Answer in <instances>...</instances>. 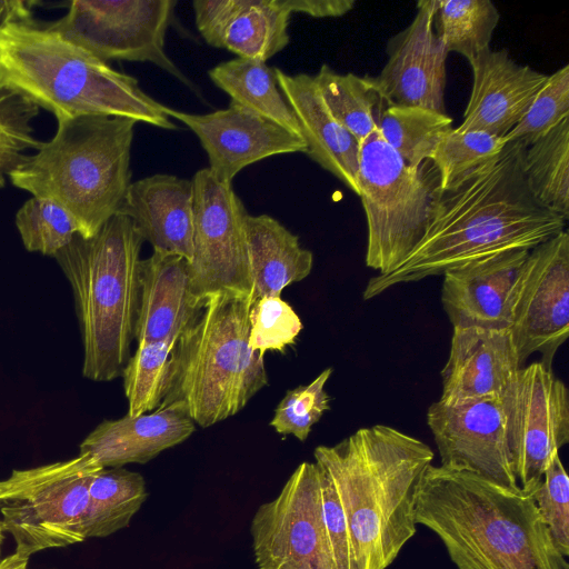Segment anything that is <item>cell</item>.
Wrapping results in <instances>:
<instances>
[{
	"label": "cell",
	"instance_id": "6da1fadb",
	"mask_svg": "<svg viewBox=\"0 0 569 569\" xmlns=\"http://www.w3.org/2000/svg\"><path fill=\"white\" fill-rule=\"evenodd\" d=\"M522 151V144L507 142L498 157L442 190L420 243L393 271L370 278L363 299L487 256L531 250L566 230L567 221L529 191Z\"/></svg>",
	"mask_w": 569,
	"mask_h": 569
},
{
	"label": "cell",
	"instance_id": "7a4b0ae2",
	"mask_svg": "<svg viewBox=\"0 0 569 569\" xmlns=\"http://www.w3.org/2000/svg\"><path fill=\"white\" fill-rule=\"evenodd\" d=\"M313 456L338 492L356 569H387L417 531L418 495L433 451L396 428L375 425L317 447Z\"/></svg>",
	"mask_w": 569,
	"mask_h": 569
},
{
	"label": "cell",
	"instance_id": "3957f363",
	"mask_svg": "<svg viewBox=\"0 0 569 569\" xmlns=\"http://www.w3.org/2000/svg\"><path fill=\"white\" fill-rule=\"evenodd\" d=\"M416 522L435 532L458 569H569L531 493L429 465Z\"/></svg>",
	"mask_w": 569,
	"mask_h": 569
},
{
	"label": "cell",
	"instance_id": "277c9868",
	"mask_svg": "<svg viewBox=\"0 0 569 569\" xmlns=\"http://www.w3.org/2000/svg\"><path fill=\"white\" fill-rule=\"evenodd\" d=\"M0 87L57 120L106 116L178 128L166 106L146 93L134 77L37 23L31 14L0 28Z\"/></svg>",
	"mask_w": 569,
	"mask_h": 569
},
{
	"label": "cell",
	"instance_id": "5b68a950",
	"mask_svg": "<svg viewBox=\"0 0 569 569\" xmlns=\"http://www.w3.org/2000/svg\"><path fill=\"white\" fill-rule=\"evenodd\" d=\"M143 242L132 221L117 213L94 236L77 234L53 257L73 290L82 373L90 380L118 378L131 357Z\"/></svg>",
	"mask_w": 569,
	"mask_h": 569
},
{
	"label": "cell",
	"instance_id": "8992f818",
	"mask_svg": "<svg viewBox=\"0 0 569 569\" xmlns=\"http://www.w3.org/2000/svg\"><path fill=\"white\" fill-rule=\"evenodd\" d=\"M57 131L41 141L8 176L32 197L49 198L90 238L114 214L131 183V148L136 121L83 116L57 120Z\"/></svg>",
	"mask_w": 569,
	"mask_h": 569
},
{
	"label": "cell",
	"instance_id": "52a82bcc",
	"mask_svg": "<svg viewBox=\"0 0 569 569\" xmlns=\"http://www.w3.org/2000/svg\"><path fill=\"white\" fill-rule=\"evenodd\" d=\"M251 297H208L177 340L161 403H180L202 428L241 411L268 385L264 356L250 349Z\"/></svg>",
	"mask_w": 569,
	"mask_h": 569
},
{
	"label": "cell",
	"instance_id": "ba28073f",
	"mask_svg": "<svg viewBox=\"0 0 569 569\" xmlns=\"http://www.w3.org/2000/svg\"><path fill=\"white\" fill-rule=\"evenodd\" d=\"M359 197L367 220L366 264L388 274L426 234L441 194L431 160L410 167L377 128L360 143Z\"/></svg>",
	"mask_w": 569,
	"mask_h": 569
},
{
	"label": "cell",
	"instance_id": "9c48e42d",
	"mask_svg": "<svg viewBox=\"0 0 569 569\" xmlns=\"http://www.w3.org/2000/svg\"><path fill=\"white\" fill-rule=\"evenodd\" d=\"M103 467L90 455L13 470L0 480L3 532L16 542V552L30 557L86 540L83 518L89 489Z\"/></svg>",
	"mask_w": 569,
	"mask_h": 569
},
{
	"label": "cell",
	"instance_id": "30bf717a",
	"mask_svg": "<svg viewBox=\"0 0 569 569\" xmlns=\"http://www.w3.org/2000/svg\"><path fill=\"white\" fill-rule=\"evenodd\" d=\"M176 4V0H72L63 17L46 26L106 62H150L191 87L166 52Z\"/></svg>",
	"mask_w": 569,
	"mask_h": 569
},
{
	"label": "cell",
	"instance_id": "8fae6325",
	"mask_svg": "<svg viewBox=\"0 0 569 569\" xmlns=\"http://www.w3.org/2000/svg\"><path fill=\"white\" fill-rule=\"evenodd\" d=\"M193 237L189 261L191 290L203 302L231 292L251 297L252 277L247 243V212L232 183L209 168L192 177Z\"/></svg>",
	"mask_w": 569,
	"mask_h": 569
},
{
	"label": "cell",
	"instance_id": "7c38bea8",
	"mask_svg": "<svg viewBox=\"0 0 569 569\" xmlns=\"http://www.w3.org/2000/svg\"><path fill=\"white\" fill-rule=\"evenodd\" d=\"M258 569H337L327 535L316 462L300 463L251 521Z\"/></svg>",
	"mask_w": 569,
	"mask_h": 569
},
{
	"label": "cell",
	"instance_id": "4fadbf2b",
	"mask_svg": "<svg viewBox=\"0 0 569 569\" xmlns=\"http://www.w3.org/2000/svg\"><path fill=\"white\" fill-rule=\"evenodd\" d=\"M501 400L512 470L520 490L530 493L569 442V391L538 361L519 369Z\"/></svg>",
	"mask_w": 569,
	"mask_h": 569
},
{
	"label": "cell",
	"instance_id": "5bb4252c",
	"mask_svg": "<svg viewBox=\"0 0 569 569\" xmlns=\"http://www.w3.org/2000/svg\"><path fill=\"white\" fill-rule=\"evenodd\" d=\"M521 367L533 353L551 369L569 336V233L563 230L529 251L509 328Z\"/></svg>",
	"mask_w": 569,
	"mask_h": 569
},
{
	"label": "cell",
	"instance_id": "9a60e30c",
	"mask_svg": "<svg viewBox=\"0 0 569 569\" xmlns=\"http://www.w3.org/2000/svg\"><path fill=\"white\" fill-rule=\"evenodd\" d=\"M427 425L441 467L521 491L511 466L501 398L452 405L438 400L427 410Z\"/></svg>",
	"mask_w": 569,
	"mask_h": 569
},
{
	"label": "cell",
	"instance_id": "2e32d148",
	"mask_svg": "<svg viewBox=\"0 0 569 569\" xmlns=\"http://www.w3.org/2000/svg\"><path fill=\"white\" fill-rule=\"evenodd\" d=\"M166 112L197 136L208 156V168L230 183L242 169L266 158L307 152L301 137L233 102L226 109L204 114L167 106Z\"/></svg>",
	"mask_w": 569,
	"mask_h": 569
},
{
	"label": "cell",
	"instance_id": "e0dca14e",
	"mask_svg": "<svg viewBox=\"0 0 569 569\" xmlns=\"http://www.w3.org/2000/svg\"><path fill=\"white\" fill-rule=\"evenodd\" d=\"M438 0H420L411 23L387 44V62L376 77L390 103L446 112L448 52L435 30Z\"/></svg>",
	"mask_w": 569,
	"mask_h": 569
},
{
	"label": "cell",
	"instance_id": "ac0fdd59",
	"mask_svg": "<svg viewBox=\"0 0 569 569\" xmlns=\"http://www.w3.org/2000/svg\"><path fill=\"white\" fill-rule=\"evenodd\" d=\"M529 251H503L447 270L441 302L452 328L509 329Z\"/></svg>",
	"mask_w": 569,
	"mask_h": 569
},
{
	"label": "cell",
	"instance_id": "d6986e66",
	"mask_svg": "<svg viewBox=\"0 0 569 569\" xmlns=\"http://www.w3.org/2000/svg\"><path fill=\"white\" fill-rule=\"evenodd\" d=\"M520 368L509 329L452 328L439 401L502 398Z\"/></svg>",
	"mask_w": 569,
	"mask_h": 569
},
{
	"label": "cell",
	"instance_id": "ffe728a7",
	"mask_svg": "<svg viewBox=\"0 0 569 569\" xmlns=\"http://www.w3.org/2000/svg\"><path fill=\"white\" fill-rule=\"evenodd\" d=\"M192 9L204 41L238 58L266 62L290 41L286 0H194Z\"/></svg>",
	"mask_w": 569,
	"mask_h": 569
},
{
	"label": "cell",
	"instance_id": "44dd1931",
	"mask_svg": "<svg viewBox=\"0 0 569 569\" xmlns=\"http://www.w3.org/2000/svg\"><path fill=\"white\" fill-rule=\"evenodd\" d=\"M470 66L472 89L457 129L503 138L521 120L548 76L518 64L505 49L490 48Z\"/></svg>",
	"mask_w": 569,
	"mask_h": 569
},
{
	"label": "cell",
	"instance_id": "7402d4cb",
	"mask_svg": "<svg viewBox=\"0 0 569 569\" xmlns=\"http://www.w3.org/2000/svg\"><path fill=\"white\" fill-rule=\"evenodd\" d=\"M193 201L192 179L157 173L130 183L118 213L132 221L153 251L190 261Z\"/></svg>",
	"mask_w": 569,
	"mask_h": 569
},
{
	"label": "cell",
	"instance_id": "603a6c76",
	"mask_svg": "<svg viewBox=\"0 0 569 569\" xmlns=\"http://www.w3.org/2000/svg\"><path fill=\"white\" fill-rule=\"evenodd\" d=\"M193 431L194 422L180 403H161L144 415L102 421L83 439L79 453L92 456L103 468L146 463Z\"/></svg>",
	"mask_w": 569,
	"mask_h": 569
},
{
	"label": "cell",
	"instance_id": "cb8c5ba5",
	"mask_svg": "<svg viewBox=\"0 0 569 569\" xmlns=\"http://www.w3.org/2000/svg\"><path fill=\"white\" fill-rule=\"evenodd\" d=\"M274 74L300 124L306 154L359 196L360 143L330 113L313 76L288 74L278 68Z\"/></svg>",
	"mask_w": 569,
	"mask_h": 569
},
{
	"label": "cell",
	"instance_id": "d4e9b609",
	"mask_svg": "<svg viewBox=\"0 0 569 569\" xmlns=\"http://www.w3.org/2000/svg\"><path fill=\"white\" fill-rule=\"evenodd\" d=\"M191 290L189 261L153 251L142 259L134 341L167 342L174 347L202 307Z\"/></svg>",
	"mask_w": 569,
	"mask_h": 569
},
{
	"label": "cell",
	"instance_id": "484cf974",
	"mask_svg": "<svg viewBox=\"0 0 569 569\" xmlns=\"http://www.w3.org/2000/svg\"><path fill=\"white\" fill-rule=\"evenodd\" d=\"M247 243L252 302L263 297H281L284 288L303 280L312 270V252L269 214L248 216Z\"/></svg>",
	"mask_w": 569,
	"mask_h": 569
},
{
	"label": "cell",
	"instance_id": "4316f807",
	"mask_svg": "<svg viewBox=\"0 0 569 569\" xmlns=\"http://www.w3.org/2000/svg\"><path fill=\"white\" fill-rule=\"evenodd\" d=\"M208 74L231 98L230 102L302 138L298 119L278 86L274 68L262 61L237 57L217 64Z\"/></svg>",
	"mask_w": 569,
	"mask_h": 569
},
{
	"label": "cell",
	"instance_id": "83f0119b",
	"mask_svg": "<svg viewBox=\"0 0 569 569\" xmlns=\"http://www.w3.org/2000/svg\"><path fill=\"white\" fill-rule=\"evenodd\" d=\"M521 166L533 198L549 211L569 219V119L528 147Z\"/></svg>",
	"mask_w": 569,
	"mask_h": 569
},
{
	"label": "cell",
	"instance_id": "f1b7e54d",
	"mask_svg": "<svg viewBox=\"0 0 569 569\" xmlns=\"http://www.w3.org/2000/svg\"><path fill=\"white\" fill-rule=\"evenodd\" d=\"M147 496L140 473L122 467L103 468L89 489L83 518L86 539L107 537L128 527Z\"/></svg>",
	"mask_w": 569,
	"mask_h": 569
},
{
	"label": "cell",
	"instance_id": "f546056e",
	"mask_svg": "<svg viewBox=\"0 0 569 569\" xmlns=\"http://www.w3.org/2000/svg\"><path fill=\"white\" fill-rule=\"evenodd\" d=\"M382 139L410 167L432 160L442 137L450 131L452 118L435 110L385 101L377 121Z\"/></svg>",
	"mask_w": 569,
	"mask_h": 569
},
{
	"label": "cell",
	"instance_id": "4dcf8cb0",
	"mask_svg": "<svg viewBox=\"0 0 569 569\" xmlns=\"http://www.w3.org/2000/svg\"><path fill=\"white\" fill-rule=\"evenodd\" d=\"M313 78L330 113L361 143L377 128L386 101L376 78L341 74L327 64Z\"/></svg>",
	"mask_w": 569,
	"mask_h": 569
},
{
	"label": "cell",
	"instance_id": "1f68e13d",
	"mask_svg": "<svg viewBox=\"0 0 569 569\" xmlns=\"http://www.w3.org/2000/svg\"><path fill=\"white\" fill-rule=\"evenodd\" d=\"M499 11L490 0H438L435 23L447 52H457L471 63L490 49Z\"/></svg>",
	"mask_w": 569,
	"mask_h": 569
},
{
	"label": "cell",
	"instance_id": "d6a6232c",
	"mask_svg": "<svg viewBox=\"0 0 569 569\" xmlns=\"http://www.w3.org/2000/svg\"><path fill=\"white\" fill-rule=\"evenodd\" d=\"M173 346L167 342L137 343L123 371V389L130 417L157 409L166 397Z\"/></svg>",
	"mask_w": 569,
	"mask_h": 569
},
{
	"label": "cell",
	"instance_id": "836d02e7",
	"mask_svg": "<svg viewBox=\"0 0 569 569\" xmlns=\"http://www.w3.org/2000/svg\"><path fill=\"white\" fill-rule=\"evenodd\" d=\"M16 226L28 251L50 257L80 234L71 214L56 201L42 197H31L19 208Z\"/></svg>",
	"mask_w": 569,
	"mask_h": 569
},
{
	"label": "cell",
	"instance_id": "e575fe53",
	"mask_svg": "<svg viewBox=\"0 0 569 569\" xmlns=\"http://www.w3.org/2000/svg\"><path fill=\"white\" fill-rule=\"evenodd\" d=\"M505 146L501 137L452 128L440 140L431 160L439 172L441 190L452 188L498 157Z\"/></svg>",
	"mask_w": 569,
	"mask_h": 569
},
{
	"label": "cell",
	"instance_id": "d590c367",
	"mask_svg": "<svg viewBox=\"0 0 569 569\" xmlns=\"http://www.w3.org/2000/svg\"><path fill=\"white\" fill-rule=\"evenodd\" d=\"M566 119H569V64L548 76L521 120L503 140L528 147Z\"/></svg>",
	"mask_w": 569,
	"mask_h": 569
},
{
	"label": "cell",
	"instance_id": "8d00e7d4",
	"mask_svg": "<svg viewBox=\"0 0 569 569\" xmlns=\"http://www.w3.org/2000/svg\"><path fill=\"white\" fill-rule=\"evenodd\" d=\"M38 114L39 107L34 103L0 87V189L27 156L24 152L40 147L41 141L34 138L32 127Z\"/></svg>",
	"mask_w": 569,
	"mask_h": 569
},
{
	"label": "cell",
	"instance_id": "74e56055",
	"mask_svg": "<svg viewBox=\"0 0 569 569\" xmlns=\"http://www.w3.org/2000/svg\"><path fill=\"white\" fill-rule=\"evenodd\" d=\"M302 328L300 317L281 297H263L250 308L248 345L261 356L267 351L283 352L296 343Z\"/></svg>",
	"mask_w": 569,
	"mask_h": 569
},
{
	"label": "cell",
	"instance_id": "f35d334b",
	"mask_svg": "<svg viewBox=\"0 0 569 569\" xmlns=\"http://www.w3.org/2000/svg\"><path fill=\"white\" fill-rule=\"evenodd\" d=\"M331 373L332 368H327L309 385L288 390L277 406L270 426L280 435L307 440L312 426L330 409L325 386Z\"/></svg>",
	"mask_w": 569,
	"mask_h": 569
},
{
	"label": "cell",
	"instance_id": "ab89813d",
	"mask_svg": "<svg viewBox=\"0 0 569 569\" xmlns=\"http://www.w3.org/2000/svg\"><path fill=\"white\" fill-rule=\"evenodd\" d=\"M530 493L556 548L567 558L569 556V478L559 452L552 457L542 480Z\"/></svg>",
	"mask_w": 569,
	"mask_h": 569
},
{
	"label": "cell",
	"instance_id": "60d3db41",
	"mask_svg": "<svg viewBox=\"0 0 569 569\" xmlns=\"http://www.w3.org/2000/svg\"><path fill=\"white\" fill-rule=\"evenodd\" d=\"M320 488L323 521L337 569H356L349 528L338 492L321 468Z\"/></svg>",
	"mask_w": 569,
	"mask_h": 569
},
{
	"label": "cell",
	"instance_id": "b9f144b4",
	"mask_svg": "<svg viewBox=\"0 0 569 569\" xmlns=\"http://www.w3.org/2000/svg\"><path fill=\"white\" fill-rule=\"evenodd\" d=\"M291 13L315 18L341 17L356 4L353 0H286Z\"/></svg>",
	"mask_w": 569,
	"mask_h": 569
},
{
	"label": "cell",
	"instance_id": "7bdbcfd3",
	"mask_svg": "<svg viewBox=\"0 0 569 569\" xmlns=\"http://www.w3.org/2000/svg\"><path fill=\"white\" fill-rule=\"evenodd\" d=\"M30 4L21 0H0V28L11 20L30 16Z\"/></svg>",
	"mask_w": 569,
	"mask_h": 569
},
{
	"label": "cell",
	"instance_id": "ee69618b",
	"mask_svg": "<svg viewBox=\"0 0 569 569\" xmlns=\"http://www.w3.org/2000/svg\"><path fill=\"white\" fill-rule=\"evenodd\" d=\"M29 558L14 551V553L0 560V569H29Z\"/></svg>",
	"mask_w": 569,
	"mask_h": 569
},
{
	"label": "cell",
	"instance_id": "f6af8a7d",
	"mask_svg": "<svg viewBox=\"0 0 569 569\" xmlns=\"http://www.w3.org/2000/svg\"><path fill=\"white\" fill-rule=\"evenodd\" d=\"M3 539H4V535H3V530H2L1 521H0V553H1V547H2Z\"/></svg>",
	"mask_w": 569,
	"mask_h": 569
}]
</instances>
